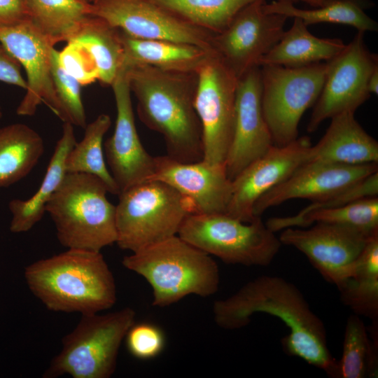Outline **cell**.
<instances>
[{
    "label": "cell",
    "instance_id": "obj_1",
    "mask_svg": "<svg viewBox=\"0 0 378 378\" xmlns=\"http://www.w3.org/2000/svg\"><path fill=\"white\" fill-rule=\"evenodd\" d=\"M256 313L276 316L289 328V334L281 339L286 354L335 378L337 360L328 349L324 324L296 286L279 276L262 275L213 305L215 323L225 330L248 326Z\"/></svg>",
    "mask_w": 378,
    "mask_h": 378
},
{
    "label": "cell",
    "instance_id": "obj_2",
    "mask_svg": "<svg viewBox=\"0 0 378 378\" xmlns=\"http://www.w3.org/2000/svg\"><path fill=\"white\" fill-rule=\"evenodd\" d=\"M141 121L161 134L169 157L181 162L203 160L202 125L195 105L197 72L124 64Z\"/></svg>",
    "mask_w": 378,
    "mask_h": 378
},
{
    "label": "cell",
    "instance_id": "obj_3",
    "mask_svg": "<svg viewBox=\"0 0 378 378\" xmlns=\"http://www.w3.org/2000/svg\"><path fill=\"white\" fill-rule=\"evenodd\" d=\"M30 291L52 312L100 313L117 300L113 274L100 251L67 248L27 265Z\"/></svg>",
    "mask_w": 378,
    "mask_h": 378
},
{
    "label": "cell",
    "instance_id": "obj_4",
    "mask_svg": "<svg viewBox=\"0 0 378 378\" xmlns=\"http://www.w3.org/2000/svg\"><path fill=\"white\" fill-rule=\"evenodd\" d=\"M122 264L148 282L155 307L169 306L189 295L206 298L219 287L216 261L178 235L132 252Z\"/></svg>",
    "mask_w": 378,
    "mask_h": 378
},
{
    "label": "cell",
    "instance_id": "obj_5",
    "mask_svg": "<svg viewBox=\"0 0 378 378\" xmlns=\"http://www.w3.org/2000/svg\"><path fill=\"white\" fill-rule=\"evenodd\" d=\"M107 192L98 177L66 172L46 206L62 246L100 251L116 242L115 206Z\"/></svg>",
    "mask_w": 378,
    "mask_h": 378
},
{
    "label": "cell",
    "instance_id": "obj_6",
    "mask_svg": "<svg viewBox=\"0 0 378 378\" xmlns=\"http://www.w3.org/2000/svg\"><path fill=\"white\" fill-rule=\"evenodd\" d=\"M118 196L115 243L132 253L178 235L186 218L194 213L188 199L159 180L140 182Z\"/></svg>",
    "mask_w": 378,
    "mask_h": 378
},
{
    "label": "cell",
    "instance_id": "obj_7",
    "mask_svg": "<svg viewBox=\"0 0 378 378\" xmlns=\"http://www.w3.org/2000/svg\"><path fill=\"white\" fill-rule=\"evenodd\" d=\"M131 307L81 315L76 326L62 340L60 351L43 374L44 378L67 374L73 378H109L116 368L121 343L134 323Z\"/></svg>",
    "mask_w": 378,
    "mask_h": 378
},
{
    "label": "cell",
    "instance_id": "obj_8",
    "mask_svg": "<svg viewBox=\"0 0 378 378\" xmlns=\"http://www.w3.org/2000/svg\"><path fill=\"white\" fill-rule=\"evenodd\" d=\"M178 235L227 264L244 266L270 265L282 245L261 217L246 223L226 214H190Z\"/></svg>",
    "mask_w": 378,
    "mask_h": 378
},
{
    "label": "cell",
    "instance_id": "obj_9",
    "mask_svg": "<svg viewBox=\"0 0 378 378\" xmlns=\"http://www.w3.org/2000/svg\"><path fill=\"white\" fill-rule=\"evenodd\" d=\"M328 69V62L300 67L260 66L262 109L274 146L298 138L300 119L317 101Z\"/></svg>",
    "mask_w": 378,
    "mask_h": 378
},
{
    "label": "cell",
    "instance_id": "obj_10",
    "mask_svg": "<svg viewBox=\"0 0 378 378\" xmlns=\"http://www.w3.org/2000/svg\"><path fill=\"white\" fill-rule=\"evenodd\" d=\"M195 105L203 136V160L225 164L232 139L238 78L213 52L197 71Z\"/></svg>",
    "mask_w": 378,
    "mask_h": 378
},
{
    "label": "cell",
    "instance_id": "obj_11",
    "mask_svg": "<svg viewBox=\"0 0 378 378\" xmlns=\"http://www.w3.org/2000/svg\"><path fill=\"white\" fill-rule=\"evenodd\" d=\"M363 31H358L343 50L328 61V69L321 92L307 125L315 132L326 120L343 112H354L370 94L369 77L378 66L377 55L367 48Z\"/></svg>",
    "mask_w": 378,
    "mask_h": 378
},
{
    "label": "cell",
    "instance_id": "obj_12",
    "mask_svg": "<svg viewBox=\"0 0 378 378\" xmlns=\"http://www.w3.org/2000/svg\"><path fill=\"white\" fill-rule=\"evenodd\" d=\"M92 15L125 34L141 39L185 43L214 50V34L149 0H96Z\"/></svg>",
    "mask_w": 378,
    "mask_h": 378
},
{
    "label": "cell",
    "instance_id": "obj_13",
    "mask_svg": "<svg viewBox=\"0 0 378 378\" xmlns=\"http://www.w3.org/2000/svg\"><path fill=\"white\" fill-rule=\"evenodd\" d=\"M266 0H256L244 7L221 32L214 34L216 53L239 79L251 69L279 41L288 19L267 12Z\"/></svg>",
    "mask_w": 378,
    "mask_h": 378
},
{
    "label": "cell",
    "instance_id": "obj_14",
    "mask_svg": "<svg viewBox=\"0 0 378 378\" xmlns=\"http://www.w3.org/2000/svg\"><path fill=\"white\" fill-rule=\"evenodd\" d=\"M0 42L18 61L27 76L26 92L17 113L31 116L43 103L64 121L51 73L52 52L56 43L30 20L0 26Z\"/></svg>",
    "mask_w": 378,
    "mask_h": 378
},
{
    "label": "cell",
    "instance_id": "obj_15",
    "mask_svg": "<svg viewBox=\"0 0 378 378\" xmlns=\"http://www.w3.org/2000/svg\"><path fill=\"white\" fill-rule=\"evenodd\" d=\"M376 233L316 223L307 229L286 228L279 239L282 244L304 253L324 279L337 287L350 274L368 240Z\"/></svg>",
    "mask_w": 378,
    "mask_h": 378
},
{
    "label": "cell",
    "instance_id": "obj_16",
    "mask_svg": "<svg viewBox=\"0 0 378 378\" xmlns=\"http://www.w3.org/2000/svg\"><path fill=\"white\" fill-rule=\"evenodd\" d=\"M111 86L117 115L113 134L104 148L109 171L121 192L152 176L155 157L143 146L136 128L126 66Z\"/></svg>",
    "mask_w": 378,
    "mask_h": 378
},
{
    "label": "cell",
    "instance_id": "obj_17",
    "mask_svg": "<svg viewBox=\"0 0 378 378\" xmlns=\"http://www.w3.org/2000/svg\"><path fill=\"white\" fill-rule=\"evenodd\" d=\"M308 136L298 137L283 146L273 145L232 181V193L226 214L243 222L255 218V202L306 162L312 146Z\"/></svg>",
    "mask_w": 378,
    "mask_h": 378
},
{
    "label": "cell",
    "instance_id": "obj_18",
    "mask_svg": "<svg viewBox=\"0 0 378 378\" xmlns=\"http://www.w3.org/2000/svg\"><path fill=\"white\" fill-rule=\"evenodd\" d=\"M273 145L262 113L260 69L256 66L238 79L233 135L225 160L228 178L234 180Z\"/></svg>",
    "mask_w": 378,
    "mask_h": 378
},
{
    "label": "cell",
    "instance_id": "obj_19",
    "mask_svg": "<svg viewBox=\"0 0 378 378\" xmlns=\"http://www.w3.org/2000/svg\"><path fill=\"white\" fill-rule=\"evenodd\" d=\"M378 172L377 163L345 165L325 162H306L286 179L255 202V217L289 200L315 202L338 192Z\"/></svg>",
    "mask_w": 378,
    "mask_h": 378
},
{
    "label": "cell",
    "instance_id": "obj_20",
    "mask_svg": "<svg viewBox=\"0 0 378 378\" xmlns=\"http://www.w3.org/2000/svg\"><path fill=\"white\" fill-rule=\"evenodd\" d=\"M149 179L162 181L192 205L194 213L226 214L232 193V181L225 164H211L204 160L181 162L168 155L155 157Z\"/></svg>",
    "mask_w": 378,
    "mask_h": 378
},
{
    "label": "cell",
    "instance_id": "obj_21",
    "mask_svg": "<svg viewBox=\"0 0 378 378\" xmlns=\"http://www.w3.org/2000/svg\"><path fill=\"white\" fill-rule=\"evenodd\" d=\"M330 119L323 137L311 146L306 162L345 165L378 162V143L358 122L354 112H343Z\"/></svg>",
    "mask_w": 378,
    "mask_h": 378
},
{
    "label": "cell",
    "instance_id": "obj_22",
    "mask_svg": "<svg viewBox=\"0 0 378 378\" xmlns=\"http://www.w3.org/2000/svg\"><path fill=\"white\" fill-rule=\"evenodd\" d=\"M76 143L74 125L64 122L43 181L37 191L27 200L14 199L8 204L11 214L9 229L13 233L30 230L43 218L46 206L56 192L66 174L67 156Z\"/></svg>",
    "mask_w": 378,
    "mask_h": 378
},
{
    "label": "cell",
    "instance_id": "obj_23",
    "mask_svg": "<svg viewBox=\"0 0 378 378\" xmlns=\"http://www.w3.org/2000/svg\"><path fill=\"white\" fill-rule=\"evenodd\" d=\"M340 38H318L313 35L298 18L284 31L276 44L259 61L258 66L281 65L300 67L328 62L345 47Z\"/></svg>",
    "mask_w": 378,
    "mask_h": 378
},
{
    "label": "cell",
    "instance_id": "obj_24",
    "mask_svg": "<svg viewBox=\"0 0 378 378\" xmlns=\"http://www.w3.org/2000/svg\"><path fill=\"white\" fill-rule=\"evenodd\" d=\"M120 36L124 64H144L166 70L197 72L215 51L185 43L136 38L121 31Z\"/></svg>",
    "mask_w": 378,
    "mask_h": 378
},
{
    "label": "cell",
    "instance_id": "obj_25",
    "mask_svg": "<svg viewBox=\"0 0 378 378\" xmlns=\"http://www.w3.org/2000/svg\"><path fill=\"white\" fill-rule=\"evenodd\" d=\"M68 41L78 44L86 51L94 64L98 80L111 85L124 65L120 31L104 19L91 15Z\"/></svg>",
    "mask_w": 378,
    "mask_h": 378
},
{
    "label": "cell",
    "instance_id": "obj_26",
    "mask_svg": "<svg viewBox=\"0 0 378 378\" xmlns=\"http://www.w3.org/2000/svg\"><path fill=\"white\" fill-rule=\"evenodd\" d=\"M43 152V139L29 126L15 123L0 128V188L27 176Z\"/></svg>",
    "mask_w": 378,
    "mask_h": 378
},
{
    "label": "cell",
    "instance_id": "obj_27",
    "mask_svg": "<svg viewBox=\"0 0 378 378\" xmlns=\"http://www.w3.org/2000/svg\"><path fill=\"white\" fill-rule=\"evenodd\" d=\"M354 314L378 319V233L372 235L350 274L337 287Z\"/></svg>",
    "mask_w": 378,
    "mask_h": 378
},
{
    "label": "cell",
    "instance_id": "obj_28",
    "mask_svg": "<svg viewBox=\"0 0 378 378\" xmlns=\"http://www.w3.org/2000/svg\"><path fill=\"white\" fill-rule=\"evenodd\" d=\"M325 223L354 227L368 233L378 232V198L365 197L344 206L319 209L305 214L273 217L266 225L276 232L288 227H306L312 223Z\"/></svg>",
    "mask_w": 378,
    "mask_h": 378
},
{
    "label": "cell",
    "instance_id": "obj_29",
    "mask_svg": "<svg viewBox=\"0 0 378 378\" xmlns=\"http://www.w3.org/2000/svg\"><path fill=\"white\" fill-rule=\"evenodd\" d=\"M365 0H328L314 9H301L290 0H274L265 4L267 12L289 18H298L307 27L318 23H335L349 25L358 31H377L378 24L365 12Z\"/></svg>",
    "mask_w": 378,
    "mask_h": 378
},
{
    "label": "cell",
    "instance_id": "obj_30",
    "mask_svg": "<svg viewBox=\"0 0 378 378\" xmlns=\"http://www.w3.org/2000/svg\"><path fill=\"white\" fill-rule=\"evenodd\" d=\"M377 321L373 322L371 339L358 315L349 316L342 357L337 362L335 378L377 377L378 374Z\"/></svg>",
    "mask_w": 378,
    "mask_h": 378
},
{
    "label": "cell",
    "instance_id": "obj_31",
    "mask_svg": "<svg viewBox=\"0 0 378 378\" xmlns=\"http://www.w3.org/2000/svg\"><path fill=\"white\" fill-rule=\"evenodd\" d=\"M30 21L55 43L67 42L92 15V3L83 0H24Z\"/></svg>",
    "mask_w": 378,
    "mask_h": 378
},
{
    "label": "cell",
    "instance_id": "obj_32",
    "mask_svg": "<svg viewBox=\"0 0 378 378\" xmlns=\"http://www.w3.org/2000/svg\"><path fill=\"white\" fill-rule=\"evenodd\" d=\"M111 125L107 114H100L85 127L83 139L76 142L66 160L67 173H85L100 178L108 192L118 195L120 189L108 169L104 155L103 139Z\"/></svg>",
    "mask_w": 378,
    "mask_h": 378
},
{
    "label": "cell",
    "instance_id": "obj_33",
    "mask_svg": "<svg viewBox=\"0 0 378 378\" xmlns=\"http://www.w3.org/2000/svg\"><path fill=\"white\" fill-rule=\"evenodd\" d=\"M213 34L223 31L244 7L256 0H149Z\"/></svg>",
    "mask_w": 378,
    "mask_h": 378
},
{
    "label": "cell",
    "instance_id": "obj_34",
    "mask_svg": "<svg viewBox=\"0 0 378 378\" xmlns=\"http://www.w3.org/2000/svg\"><path fill=\"white\" fill-rule=\"evenodd\" d=\"M58 50L53 49L51 58V73L56 95L60 104L64 122L85 128L86 115L82 101V85L61 65Z\"/></svg>",
    "mask_w": 378,
    "mask_h": 378
},
{
    "label": "cell",
    "instance_id": "obj_35",
    "mask_svg": "<svg viewBox=\"0 0 378 378\" xmlns=\"http://www.w3.org/2000/svg\"><path fill=\"white\" fill-rule=\"evenodd\" d=\"M125 338L129 352L135 358L142 360L156 357L162 352L165 344L162 330L148 323H134L128 330Z\"/></svg>",
    "mask_w": 378,
    "mask_h": 378
},
{
    "label": "cell",
    "instance_id": "obj_36",
    "mask_svg": "<svg viewBox=\"0 0 378 378\" xmlns=\"http://www.w3.org/2000/svg\"><path fill=\"white\" fill-rule=\"evenodd\" d=\"M58 57L62 67L82 85L90 84L98 80L94 64L86 52L78 44L66 42V46L58 52Z\"/></svg>",
    "mask_w": 378,
    "mask_h": 378
},
{
    "label": "cell",
    "instance_id": "obj_37",
    "mask_svg": "<svg viewBox=\"0 0 378 378\" xmlns=\"http://www.w3.org/2000/svg\"><path fill=\"white\" fill-rule=\"evenodd\" d=\"M18 61L0 42V81L27 89V83Z\"/></svg>",
    "mask_w": 378,
    "mask_h": 378
},
{
    "label": "cell",
    "instance_id": "obj_38",
    "mask_svg": "<svg viewBox=\"0 0 378 378\" xmlns=\"http://www.w3.org/2000/svg\"><path fill=\"white\" fill-rule=\"evenodd\" d=\"M29 20L24 0H0V26Z\"/></svg>",
    "mask_w": 378,
    "mask_h": 378
},
{
    "label": "cell",
    "instance_id": "obj_39",
    "mask_svg": "<svg viewBox=\"0 0 378 378\" xmlns=\"http://www.w3.org/2000/svg\"><path fill=\"white\" fill-rule=\"evenodd\" d=\"M368 90L370 94L378 93V66L374 68L369 77Z\"/></svg>",
    "mask_w": 378,
    "mask_h": 378
},
{
    "label": "cell",
    "instance_id": "obj_40",
    "mask_svg": "<svg viewBox=\"0 0 378 378\" xmlns=\"http://www.w3.org/2000/svg\"><path fill=\"white\" fill-rule=\"evenodd\" d=\"M294 4L298 2L305 3L314 8L319 7L328 0H290Z\"/></svg>",
    "mask_w": 378,
    "mask_h": 378
},
{
    "label": "cell",
    "instance_id": "obj_41",
    "mask_svg": "<svg viewBox=\"0 0 378 378\" xmlns=\"http://www.w3.org/2000/svg\"><path fill=\"white\" fill-rule=\"evenodd\" d=\"M2 115H3V113H2L1 108V106H0V119H1V117H2Z\"/></svg>",
    "mask_w": 378,
    "mask_h": 378
},
{
    "label": "cell",
    "instance_id": "obj_42",
    "mask_svg": "<svg viewBox=\"0 0 378 378\" xmlns=\"http://www.w3.org/2000/svg\"><path fill=\"white\" fill-rule=\"evenodd\" d=\"M85 1H87V2H89V3H91L92 2V0H83Z\"/></svg>",
    "mask_w": 378,
    "mask_h": 378
},
{
    "label": "cell",
    "instance_id": "obj_43",
    "mask_svg": "<svg viewBox=\"0 0 378 378\" xmlns=\"http://www.w3.org/2000/svg\"><path fill=\"white\" fill-rule=\"evenodd\" d=\"M94 1H96V0H92V2H91V3L94 2Z\"/></svg>",
    "mask_w": 378,
    "mask_h": 378
}]
</instances>
